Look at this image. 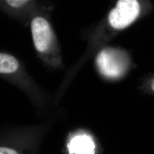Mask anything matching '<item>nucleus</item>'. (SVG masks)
<instances>
[{
    "instance_id": "obj_3",
    "label": "nucleus",
    "mask_w": 154,
    "mask_h": 154,
    "mask_svg": "<svg viewBox=\"0 0 154 154\" xmlns=\"http://www.w3.org/2000/svg\"><path fill=\"white\" fill-rule=\"evenodd\" d=\"M34 45L39 52L49 49L52 40V31L48 21L43 17L34 18L31 23Z\"/></svg>"
},
{
    "instance_id": "obj_8",
    "label": "nucleus",
    "mask_w": 154,
    "mask_h": 154,
    "mask_svg": "<svg viewBox=\"0 0 154 154\" xmlns=\"http://www.w3.org/2000/svg\"><path fill=\"white\" fill-rule=\"evenodd\" d=\"M152 90L154 91V82L152 83Z\"/></svg>"
},
{
    "instance_id": "obj_4",
    "label": "nucleus",
    "mask_w": 154,
    "mask_h": 154,
    "mask_svg": "<svg viewBox=\"0 0 154 154\" xmlns=\"http://www.w3.org/2000/svg\"><path fill=\"white\" fill-rule=\"evenodd\" d=\"M68 148L71 154H95V146L92 138L82 135L73 138Z\"/></svg>"
},
{
    "instance_id": "obj_6",
    "label": "nucleus",
    "mask_w": 154,
    "mask_h": 154,
    "mask_svg": "<svg viewBox=\"0 0 154 154\" xmlns=\"http://www.w3.org/2000/svg\"><path fill=\"white\" fill-rule=\"evenodd\" d=\"M26 0H8L6 1L7 4L13 8H19L25 5L28 2Z\"/></svg>"
},
{
    "instance_id": "obj_1",
    "label": "nucleus",
    "mask_w": 154,
    "mask_h": 154,
    "mask_svg": "<svg viewBox=\"0 0 154 154\" xmlns=\"http://www.w3.org/2000/svg\"><path fill=\"white\" fill-rule=\"evenodd\" d=\"M97 63L100 72L110 78L121 77L128 66L126 56L119 51L111 49L100 51Z\"/></svg>"
},
{
    "instance_id": "obj_2",
    "label": "nucleus",
    "mask_w": 154,
    "mask_h": 154,
    "mask_svg": "<svg viewBox=\"0 0 154 154\" xmlns=\"http://www.w3.org/2000/svg\"><path fill=\"white\" fill-rule=\"evenodd\" d=\"M140 5L136 0H120L116 3L109 15L110 25L114 29L126 28L138 17Z\"/></svg>"
},
{
    "instance_id": "obj_5",
    "label": "nucleus",
    "mask_w": 154,
    "mask_h": 154,
    "mask_svg": "<svg viewBox=\"0 0 154 154\" xmlns=\"http://www.w3.org/2000/svg\"><path fill=\"white\" fill-rule=\"evenodd\" d=\"M19 63L16 58L8 54H0V72L2 74H10L16 72Z\"/></svg>"
},
{
    "instance_id": "obj_7",
    "label": "nucleus",
    "mask_w": 154,
    "mask_h": 154,
    "mask_svg": "<svg viewBox=\"0 0 154 154\" xmlns=\"http://www.w3.org/2000/svg\"><path fill=\"white\" fill-rule=\"evenodd\" d=\"M0 154H18L16 151L13 149H8V148H1L0 149Z\"/></svg>"
}]
</instances>
